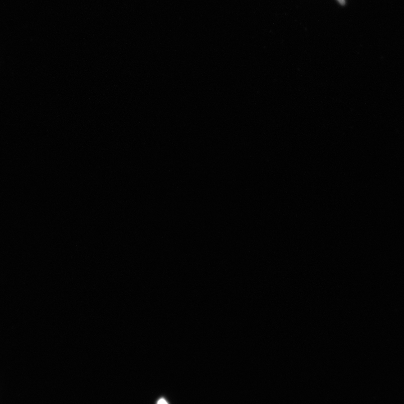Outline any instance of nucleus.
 I'll return each mask as SVG.
<instances>
[{
  "instance_id": "f257e3e1",
  "label": "nucleus",
  "mask_w": 404,
  "mask_h": 404,
  "mask_svg": "<svg viewBox=\"0 0 404 404\" xmlns=\"http://www.w3.org/2000/svg\"><path fill=\"white\" fill-rule=\"evenodd\" d=\"M157 404H168V403L164 399H161L158 402H157Z\"/></svg>"
},
{
  "instance_id": "f03ea898",
  "label": "nucleus",
  "mask_w": 404,
  "mask_h": 404,
  "mask_svg": "<svg viewBox=\"0 0 404 404\" xmlns=\"http://www.w3.org/2000/svg\"><path fill=\"white\" fill-rule=\"evenodd\" d=\"M338 1L341 4H344L345 3V0H338Z\"/></svg>"
}]
</instances>
